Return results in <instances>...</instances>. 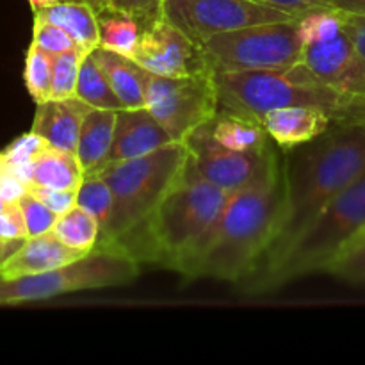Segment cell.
<instances>
[{"mask_svg":"<svg viewBox=\"0 0 365 365\" xmlns=\"http://www.w3.org/2000/svg\"><path fill=\"white\" fill-rule=\"evenodd\" d=\"M364 171L365 121H334L312 141L282 150L280 216L273 242L255 269L277 260L317 214Z\"/></svg>","mask_w":365,"mask_h":365,"instance_id":"obj_1","label":"cell"},{"mask_svg":"<svg viewBox=\"0 0 365 365\" xmlns=\"http://www.w3.org/2000/svg\"><path fill=\"white\" fill-rule=\"evenodd\" d=\"M282 205L280 152L271 146L253 182L232 192L212 230L182 277L239 284L266 255L277 232Z\"/></svg>","mask_w":365,"mask_h":365,"instance_id":"obj_2","label":"cell"},{"mask_svg":"<svg viewBox=\"0 0 365 365\" xmlns=\"http://www.w3.org/2000/svg\"><path fill=\"white\" fill-rule=\"evenodd\" d=\"M232 192L207 182L187 159L184 171L127 250L141 262L178 271L205 242Z\"/></svg>","mask_w":365,"mask_h":365,"instance_id":"obj_3","label":"cell"},{"mask_svg":"<svg viewBox=\"0 0 365 365\" xmlns=\"http://www.w3.org/2000/svg\"><path fill=\"white\" fill-rule=\"evenodd\" d=\"M365 237V171L342 189L316 220L267 266L239 282L242 291L262 294L303 274L327 271L341 253Z\"/></svg>","mask_w":365,"mask_h":365,"instance_id":"obj_4","label":"cell"},{"mask_svg":"<svg viewBox=\"0 0 365 365\" xmlns=\"http://www.w3.org/2000/svg\"><path fill=\"white\" fill-rule=\"evenodd\" d=\"M220 110L241 114L262 123L271 110L291 106L321 107L334 121L348 118L360 103L314 77L302 63L282 70H212Z\"/></svg>","mask_w":365,"mask_h":365,"instance_id":"obj_5","label":"cell"},{"mask_svg":"<svg viewBox=\"0 0 365 365\" xmlns=\"http://www.w3.org/2000/svg\"><path fill=\"white\" fill-rule=\"evenodd\" d=\"M187 159L185 143H171L148 155L109 164L96 171L95 175L109 184L114 195L113 227L107 241L98 246L127 248L178 180Z\"/></svg>","mask_w":365,"mask_h":365,"instance_id":"obj_6","label":"cell"},{"mask_svg":"<svg viewBox=\"0 0 365 365\" xmlns=\"http://www.w3.org/2000/svg\"><path fill=\"white\" fill-rule=\"evenodd\" d=\"M139 274V260L121 248L96 246L91 253L57 269L0 278V305H24L91 289L130 284Z\"/></svg>","mask_w":365,"mask_h":365,"instance_id":"obj_7","label":"cell"},{"mask_svg":"<svg viewBox=\"0 0 365 365\" xmlns=\"http://www.w3.org/2000/svg\"><path fill=\"white\" fill-rule=\"evenodd\" d=\"M210 70H282L302 63L303 39L298 18L250 25L216 34L202 43Z\"/></svg>","mask_w":365,"mask_h":365,"instance_id":"obj_8","label":"cell"},{"mask_svg":"<svg viewBox=\"0 0 365 365\" xmlns=\"http://www.w3.org/2000/svg\"><path fill=\"white\" fill-rule=\"evenodd\" d=\"M145 107L173 141L185 143L192 132L210 123L220 110L212 71L187 77L150 75Z\"/></svg>","mask_w":365,"mask_h":365,"instance_id":"obj_9","label":"cell"},{"mask_svg":"<svg viewBox=\"0 0 365 365\" xmlns=\"http://www.w3.org/2000/svg\"><path fill=\"white\" fill-rule=\"evenodd\" d=\"M164 18L202 45L223 32L298 16L255 0H166Z\"/></svg>","mask_w":365,"mask_h":365,"instance_id":"obj_10","label":"cell"},{"mask_svg":"<svg viewBox=\"0 0 365 365\" xmlns=\"http://www.w3.org/2000/svg\"><path fill=\"white\" fill-rule=\"evenodd\" d=\"M132 59L159 77H187L212 71L202 46L166 18L143 29Z\"/></svg>","mask_w":365,"mask_h":365,"instance_id":"obj_11","label":"cell"},{"mask_svg":"<svg viewBox=\"0 0 365 365\" xmlns=\"http://www.w3.org/2000/svg\"><path fill=\"white\" fill-rule=\"evenodd\" d=\"M185 146L189 160L207 182L227 192H235L255 180L273 145L262 153L235 152L221 145L207 123L185 139Z\"/></svg>","mask_w":365,"mask_h":365,"instance_id":"obj_12","label":"cell"},{"mask_svg":"<svg viewBox=\"0 0 365 365\" xmlns=\"http://www.w3.org/2000/svg\"><path fill=\"white\" fill-rule=\"evenodd\" d=\"M302 64L328 88L365 102V61L346 31L303 46Z\"/></svg>","mask_w":365,"mask_h":365,"instance_id":"obj_13","label":"cell"},{"mask_svg":"<svg viewBox=\"0 0 365 365\" xmlns=\"http://www.w3.org/2000/svg\"><path fill=\"white\" fill-rule=\"evenodd\" d=\"M171 143L177 141H173L166 128L152 116L146 107L121 109L116 113L113 148L106 166L148 155Z\"/></svg>","mask_w":365,"mask_h":365,"instance_id":"obj_14","label":"cell"},{"mask_svg":"<svg viewBox=\"0 0 365 365\" xmlns=\"http://www.w3.org/2000/svg\"><path fill=\"white\" fill-rule=\"evenodd\" d=\"M36 106L38 109L31 130L41 135L52 148L70 153L77 152L82 121L93 107L77 96L61 100L48 98Z\"/></svg>","mask_w":365,"mask_h":365,"instance_id":"obj_15","label":"cell"},{"mask_svg":"<svg viewBox=\"0 0 365 365\" xmlns=\"http://www.w3.org/2000/svg\"><path fill=\"white\" fill-rule=\"evenodd\" d=\"M334 123V116L321 107L291 106L271 110L262 120L271 141L280 150L309 143L327 132Z\"/></svg>","mask_w":365,"mask_h":365,"instance_id":"obj_16","label":"cell"},{"mask_svg":"<svg viewBox=\"0 0 365 365\" xmlns=\"http://www.w3.org/2000/svg\"><path fill=\"white\" fill-rule=\"evenodd\" d=\"M84 257L61 242L53 232L27 237L20 248L0 266V278H16L24 274L57 269Z\"/></svg>","mask_w":365,"mask_h":365,"instance_id":"obj_17","label":"cell"},{"mask_svg":"<svg viewBox=\"0 0 365 365\" xmlns=\"http://www.w3.org/2000/svg\"><path fill=\"white\" fill-rule=\"evenodd\" d=\"M7 168L25 184L43 185V187L61 189V191H78L86 178L84 170L75 153L63 152L52 146L36 157L32 163Z\"/></svg>","mask_w":365,"mask_h":365,"instance_id":"obj_18","label":"cell"},{"mask_svg":"<svg viewBox=\"0 0 365 365\" xmlns=\"http://www.w3.org/2000/svg\"><path fill=\"white\" fill-rule=\"evenodd\" d=\"M96 63L106 73L107 81L113 86L114 93L125 109H139L146 103V88H148L150 71L145 70L135 59L98 46L93 50Z\"/></svg>","mask_w":365,"mask_h":365,"instance_id":"obj_19","label":"cell"},{"mask_svg":"<svg viewBox=\"0 0 365 365\" xmlns=\"http://www.w3.org/2000/svg\"><path fill=\"white\" fill-rule=\"evenodd\" d=\"M116 113L110 109H91L82 121L77 143V155L86 177L102 170L113 148Z\"/></svg>","mask_w":365,"mask_h":365,"instance_id":"obj_20","label":"cell"},{"mask_svg":"<svg viewBox=\"0 0 365 365\" xmlns=\"http://www.w3.org/2000/svg\"><path fill=\"white\" fill-rule=\"evenodd\" d=\"M209 127L221 145L235 152L262 153L273 143L260 121L228 110H217Z\"/></svg>","mask_w":365,"mask_h":365,"instance_id":"obj_21","label":"cell"},{"mask_svg":"<svg viewBox=\"0 0 365 365\" xmlns=\"http://www.w3.org/2000/svg\"><path fill=\"white\" fill-rule=\"evenodd\" d=\"M34 16L43 18V20L64 29L84 53L93 52L100 46V29L96 13L86 4L63 0L56 6L38 11L34 13Z\"/></svg>","mask_w":365,"mask_h":365,"instance_id":"obj_22","label":"cell"},{"mask_svg":"<svg viewBox=\"0 0 365 365\" xmlns=\"http://www.w3.org/2000/svg\"><path fill=\"white\" fill-rule=\"evenodd\" d=\"M96 20H98L102 48L113 50L121 56L134 57L143 32L141 24L138 20L121 11L113 9V7L96 13Z\"/></svg>","mask_w":365,"mask_h":365,"instance_id":"obj_23","label":"cell"},{"mask_svg":"<svg viewBox=\"0 0 365 365\" xmlns=\"http://www.w3.org/2000/svg\"><path fill=\"white\" fill-rule=\"evenodd\" d=\"M75 96L84 100L88 106L93 109H110V110H121L125 106L118 95L114 93L113 86L107 81L106 73L96 63L95 56L91 52L86 53L81 61V70H78V81H77V93Z\"/></svg>","mask_w":365,"mask_h":365,"instance_id":"obj_24","label":"cell"},{"mask_svg":"<svg viewBox=\"0 0 365 365\" xmlns=\"http://www.w3.org/2000/svg\"><path fill=\"white\" fill-rule=\"evenodd\" d=\"M52 232L61 242L82 255L91 253L100 242L98 221L78 205L59 216Z\"/></svg>","mask_w":365,"mask_h":365,"instance_id":"obj_25","label":"cell"},{"mask_svg":"<svg viewBox=\"0 0 365 365\" xmlns=\"http://www.w3.org/2000/svg\"><path fill=\"white\" fill-rule=\"evenodd\" d=\"M77 205L91 214L100 225V242L109 237L114 220V195L106 180L98 175H88L77 191Z\"/></svg>","mask_w":365,"mask_h":365,"instance_id":"obj_26","label":"cell"},{"mask_svg":"<svg viewBox=\"0 0 365 365\" xmlns=\"http://www.w3.org/2000/svg\"><path fill=\"white\" fill-rule=\"evenodd\" d=\"M52 64L53 56L45 52L39 46H29L27 57H25V88L36 103H41L50 98L52 89Z\"/></svg>","mask_w":365,"mask_h":365,"instance_id":"obj_27","label":"cell"},{"mask_svg":"<svg viewBox=\"0 0 365 365\" xmlns=\"http://www.w3.org/2000/svg\"><path fill=\"white\" fill-rule=\"evenodd\" d=\"M86 53L81 50H68V52L53 56L52 64V89H50V98H70L77 93L78 70H81V61Z\"/></svg>","mask_w":365,"mask_h":365,"instance_id":"obj_28","label":"cell"},{"mask_svg":"<svg viewBox=\"0 0 365 365\" xmlns=\"http://www.w3.org/2000/svg\"><path fill=\"white\" fill-rule=\"evenodd\" d=\"M299 36L303 39V45L323 41L331 38L342 31L341 11L337 9H317L303 14L298 18Z\"/></svg>","mask_w":365,"mask_h":365,"instance_id":"obj_29","label":"cell"},{"mask_svg":"<svg viewBox=\"0 0 365 365\" xmlns=\"http://www.w3.org/2000/svg\"><path fill=\"white\" fill-rule=\"evenodd\" d=\"M327 273L339 280L365 287V239L353 245L328 266Z\"/></svg>","mask_w":365,"mask_h":365,"instance_id":"obj_30","label":"cell"},{"mask_svg":"<svg viewBox=\"0 0 365 365\" xmlns=\"http://www.w3.org/2000/svg\"><path fill=\"white\" fill-rule=\"evenodd\" d=\"M32 45L39 46L45 52L57 56V53L68 52V50H81L70 34L59 25L50 24L43 18L34 16V27H32ZM82 52V50H81ZM84 53V52H82Z\"/></svg>","mask_w":365,"mask_h":365,"instance_id":"obj_31","label":"cell"},{"mask_svg":"<svg viewBox=\"0 0 365 365\" xmlns=\"http://www.w3.org/2000/svg\"><path fill=\"white\" fill-rule=\"evenodd\" d=\"M16 203L18 207H20L21 214H24L29 237H36V235H41L53 230L57 220H59V214H56L52 209H48V207L43 202H39L36 196H32L31 192H25Z\"/></svg>","mask_w":365,"mask_h":365,"instance_id":"obj_32","label":"cell"},{"mask_svg":"<svg viewBox=\"0 0 365 365\" xmlns=\"http://www.w3.org/2000/svg\"><path fill=\"white\" fill-rule=\"evenodd\" d=\"M48 148V143L41 135L31 130L14 139L13 143H9L6 150H2V153L6 157L7 166H24V164L32 163L36 157L41 155Z\"/></svg>","mask_w":365,"mask_h":365,"instance_id":"obj_33","label":"cell"},{"mask_svg":"<svg viewBox=\"0 0 365 365\" xmlns=\"http://www.w3.org/2000/svg\"><path fill=\"white\" fill-rule=\"evenodd\" d=\"M164 2L166 0H110V7L132 16L145 29L163 20Z\"/></svg>","mask_w":365,"mask_h":365,"instance_id":"obj_34","label":"cell"},{"mask_svg":"<svg viewBox=\"0 0 365 365\" xmlns=\"http://www.w3.org/2000/svg\"><path fill=\"white\" fill-rule=\"evenodd\" d=\"M27 192L36 196L39 202L45 203L48 209H52L59 216H63L64 212H68V210L77 205V191H61V189L27 184Z\"/></svg>","mask_w":365,"mask_h":365,"instance_id":"obj_35","label":"cell"},{"mask_svg":"<svg viewBox=\"0 0 365 365\" xmlns=\"http://www.w3.org/2000/svg\"><path fill=\"white\" fill-rule=\"evenodd\" d=\"M29 237L24 214L18 203H9L0 212V239L2 241H25Z\"/></svg>","mask_w":365,"mask_h":365,"instance_id":"obj_36","label":"cell"},{"mask_svg":"<svg viewBox=\"0 0 365 365\" xmlns=\"http://www.w3.org/2000/svg\"><path fill=\"white\" fill-rule=\"evenodd\" d=\"M255 2L277 7V9L285 11V13H291L298 18L303 16V14L310 13V11L334 9V7L328 4V0H255Z\"/></svg>","mask_w":365,"mask_h":365,"instance_id":"obj_37","label":"cell"},{"mask_svg":"<svg viewBox=\"0 0 365 365\" xmlns=\"http://www.w3.org/2000/svg\"><path fill=\"white\" fill-rule=\"evenodd\" d=\"M27 192V184L7 168L0 173V196L7 203H16Z\"/></svg>","mask_w":365,"mask_h":365,"instance_id":"obj_38","label":"cell"},{"mask_svg":"<svg viewBox=\"0 0 365 365\" xmlns=\"http://www.w3.org/2000/svg\"><path fill=\"white\" fill-rule=\"evenodd\" d=\"M342 18V29L346 34L351 38L355 43L356 50L360 52L362 59L365 61V16H355V14H344L341 13Z\"/></svg>","mask_w":365,"mask_h":365,"instance_id":"obj_39","label":"cell"},{"mask_svg":"<svg viewBox=\"0 0 365 365\" xmlns=\"http://www.w3.org/2000/svg\"><path fill=\"white\" fill-rule=\"evenodd\" d=\"M328 4L344 14L365 16V0H328Z\"/></svg>","mask_w":365,"mask_h":365,"instance_id":"obj_40","label":"cell"},{"mask_svg":"<svg viewBox=\"0 0 365 365\" xmlns=\"http://www.w3.org/2000/svg\"><path fill=\"white\" fill-rule=\"evenodd\" d=\"M24 241H0V266L16 252Z\"/></svg>","mask_w":365,"mask_h":365,"instance_id":"obj_41","label":"cell"},{"mask_svg":"<svg viewBox=\"0 0 365 365\" xmlns=\"http://www.w3.org/2000/svg\"><path fill=\"white\" fill-rule=\"evenodd\" d=\"M66 2H77V4H86V6L91 7L95 13H100L103 9H109L110 0H66Z\"/></svg>","mask_w":365,"mask_h":365,"instance_id":"obj_42","label":"cell"},{"mask_svg":"<svg viewBox=\"0 0 365 365\" xmlns=\"http://www.w3.org/2000/svg\"><path fill=\"white\" fill-rule=\"evenodd\" d=\"M59 2H63V0H29V4H31V7L34 13H38V11H41V9H46V7H50V6H56V4H59Z\"/></svg>","mask_w":365,"mask_h":365,"instance_id":"obj_43","label":"cell"},{"mask_svg":"<svg viewBox=\"0 0 365 365\" xmlns=\"http://www.w3.org/2000/svg\"><path fill=\"white\" fill-rule=\"evenodd\" d=\"M344 120H359V121H365V103H360V106L356 107V109L353 110V113L349 114L348 118H344Z\"/></svg>","mask_w":365,"mask_h":365,"instance_id":"obj_44","label":"cell"},{"mask_svg":"<svg viewBox=\"0 0 365 365\" xmlns=\"http://www.w3.org/2000/svg\"><path fill=\"white\" fill-rule=\"evenodd\" d=\"M7 170V163H6V157H4V153L0 152V173H2V171H6Z\"/></svg>","mask_w":365,"mask_h":365,"instance_id":"obj_45","label":"cell"},{"mask_svg":"<svg viewBox=\"0 0 365 365\" xmlns=\"http://www.w3.org/2000/svg\"><path fill=\"white\" fill-rule=\"evenodd\" d=\"M7 205H9V203H7V202H6V200H4V198H2V196H0V212H2V210H4V209H6V207H7Z\"/></svg>","mask_w":365,"mask_h":365,"instance_id":"obj_46","label":"cell"},{"mask_svg":"<svg viewBox=\"0 0 365 365\" xmlns=\"http://www.w3.org/2000/svg\"><path fill=\"white\" fill-rule=\"evenodd\" d=\"M0 241H2V239H0Z\"/></svg>","mask_w":365,"mask_h":365,"instance_id":"obj_47","label":"cell"},{"mask_svg":"<svg viewBox=\"0 0 365 365\" xmlns=\"http://www.w3.org/2000/svg\"><path fill=\"white\" fill-rule=\"evenodd\" d=\"M364 239H365V237H364Z\"/></svg>","mask_w":365,"mask_h":365,"instance_id":"obj_48","label":"cell"}]
</instances>
